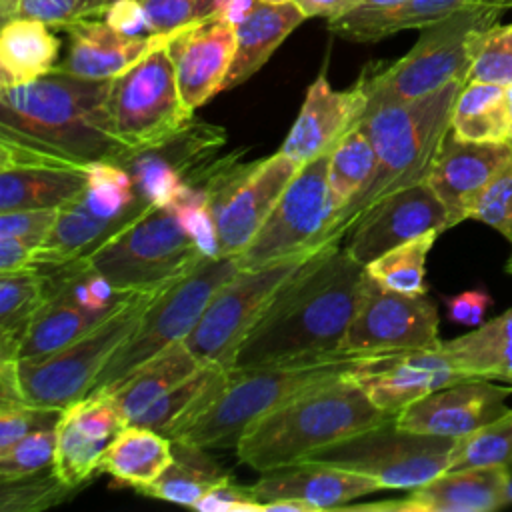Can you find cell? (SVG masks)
Masks as SVG:
<instances>
[{
    "instance_id": "obj_1",
    "label": "cell",
    "mask_w": 512,
    "mask_h": 512,
    "mask_svg": "<svg viewBox=\"0 0 512 512\" xmlns=\"http://www.w3.org/2000/svg\"><path fill=\"white\" fill-rule=\"evenodd\" d=\"M362 276L364 266L344 244L318 248L272 296L230 368L248 370L342 350Z\"/></svg>"
},
{
    "instance_id": "obj_2",
    "label": "cell",
    "mask_w": 512,
    "mask_h": 512,
    "mask_svg": "<svg viewBox=\"0 0 512 512\" xmlns=\"http://www.w3.org/2000/svg\"><path fill=\"white\" fill-rule=\"evenodd\" d=\"M112 80H90L54 68L32 82L0 86V136L82 164H118L128 150L112 126Z\"/></svg>"
},
{
    "instance_id": "obj_3",
    "label": "cell",
    "mask_w": 512,
    "mask_h": 512,
    "mask_svg": "<svg viewBox=\"0 0 512 512\" xmlns=\"http://www.w3.org/2000/svg\"><path fill=\"white\" fill-rule=\"evenodd\" d=\"M464 84L454 80L420 98L380 106L358 120L374 144L376 168L368 184L336 212L324 244L342 242L356 220L384 196L426 180L450 132L454 102Z\"/></svg>"
},
{
    "instance_id": "obj_4",
    "label": "cell",
    "mask_w": 512,
    "mask_h": 512,
    "mask_svg": "<svg viewBox=\"0 0 512 512\" xmlns=\"http://www.w3.org/2000/svg\"><path fill=\"white\" fill-rule=\"evenodd\" d=\"M356 372L306 390L252 422L236 444L238 462L256 472L296 464L396 418L368 398L354 378Z\"/></svg>"
},
{
    "instance_id": "obj_5",
    "label": "cell",
    "mask_w": 512,
    "mask_h": 512,
    "mask_svg": "<svg viewBox=\"0 0 512 512\" xmlns=\"http://www.w3.org/2000/svg\"><path fill=\"white\" fill-rule=\"evenodd\" d=\"M380 356L386 354L336 350L248 370L228 368L224 388L172 440L204 450L236 448L246 428L264 414L306 390L356 372Z\"/></svg>"
},
{
    "instance_id": "obj_6",
    "label": "cell",
    "mask_w": 512,
    "mask_h": 512,
    "mask_svg": "<svg viewBox=\"0 0 512 512\" xmlns=\"http://www.w3.org/2000/svg\"><path fill=\"white\" fill-rule=\"evenodd\" d=\"M504 12L496 6H472L420 28L416 44L390 64L370 66L358 86L364 94V112L420 98L454 80H468L472 44L478 30L492 26Z\"/></svg>"
},
{
    "instance_id": "obj_7",
    "label": "cell",
    "mask_w": 512,
    "mask_h": 512,
    "mask_svg": "<svg viewBox=\"0 0 512 512\" xmlns=\"http://www.w3.org/2000/svg\"><path fill=\"white\" fill-rule=\"evenodd\" d=\"M164 288L132 290L94 328L68 346L16 360L24 402L64 410L88 396L106 362L126 342L144 310Z\"/></svg>"
},
{
    "instance_id": "obj_8",
    "label": "cell",
    "mask_w": 512,
    "mask_h": 512,
    "mask_svg": "<svg viewBox=\"0 0 512 512\" xmlns=\"http://www.w3.org/2000/svg\"><path fill=\"white\" fill-rule=\"evenodd\" d=\"M206 256L168 206H148L84 262L120 292L158 290L192 272Z\"/></svg>"
},
{
    "instance_id": "obj_9",
    "label": "cell",
    "mask_w": 512,
    "mask_h": 512,
    "mask_svg": "<svg viewBox=\"0 0 512 512\" xmlns=\"http://www.w3.org/2000/svg\"><path fill=\"white\" fill-rule=\"evenodd\" d=\"M238 270L236 256H206L192 272L160 290L126 342L106 362L90 394H108L138 366L186 340L214 292Z\"/></svg>"
},
{
    "instance_id": "obj_10",
    "label": "cell",
    "mask_w": 512,
    "mask_h": 512,
    "mask_svg": "<svg viewBox=\"0 0 512 512\" xmlns=\"http://www.w3.org/2000/svg\"><path fill=\"white\" fill-rule=\"evenodd\" d=\"M456 440L400 428L392 418L326 446L306 460L364 474L382 490H410L448 470Z\"/></svg>"
},
{
    "instance_id": "obj_11",
    "label": "cell",
    "mask_w": 512,
    "mask_h": 512,
    "mask_svg": "<svg viewBox=\"0 0 512 512\" xmlns=\"http://www.w3.org/2000/svg\"><path fill=\"white\" fill-rule=\"evenodd\" d=\"M300 164L282 154L254 162L220 158L202 182L218 234V256H240L262 228Z\"/></svg>"
},
{
    "instance_id": "obj_12",
    "label": "cell",
    "mask_w": 512,
    "mask_h": 512,
    "mask_svg": "<svg viewBox=\"0 0 512 512\" xmlns=\"http://www.w3.org/2000/svg\"><path fill=\"white\" fill-rule=\"evenodd\" d=\"M314 252L288 256L258 268H240L228 278L214 292L198 324L184 340L196 360L230 368L238 346L254 328L272 296Z\"/></svg>"
},
{
    "instance_id": "obj_13",
    "label": "cell",
    "mask_w": 512,
    "mask_h": 512,
    "mask_svg": "<svg viewBox=\"0 0 512 512\" xmlns=\"http://www.w3.org/2000/svg\"><path fill=\"white\" fill-rule=\"evenodd\" d=\"M166 46L150 52L112 80V126L128 152L164 144L194 118L182 104Z\"/></svg>"
},
{
    "instance_id": "obj_14",
    "label": "cell",
    "mask_w": 512,
    "mask_h": 512,
    "mask_svg": "<svg viewBox=\"0 0 512 512\" xmlns=\"http://www.w3.org/2000/svg\"><path fill=\"white\" fill-rule=\"evenodd\" d=\"M334 214L324 152L298 168L262 228L238 256L240 268H258L322 248Z\"/></svg>"
},
{
    "instance_id": "obj_15",
    "label": "cell",
    "mask_w": 512,
    "mask_h": 512,
    "mask_svg": "<svg viewBox=\"0 0 512 512\" xmlns=\"http://www.w3.org/2000/svg\"><path fill=\"white\" fill-rule=\"evenodd\" d=\"M438 308L422 296L384 288L364 270L358 304L342 350L366 354H398L438 348Z\"/></svg>"
},
{
    "instance_id": "obj_16",
    "label": "cell",
    "mask_w": 512,
    "mask_h": 512,
    "mask_svg": "<svg viewBox=\"0 0 512 512\" xmlns=\"http://www.w3.org/2000/svg\"><path fill=\"white\" fill-rule=\"evenodd\" d=\"M224 140L226 134L220 126L192 118L164 144L128 152L118 164L132 174L136 192L146 206H170L184 186L206 180L220 160L216 150Z\"/></svg>"
},
{
    "instance_id": "obj_17",
    "label": "cell",
    "mask_w": 512,
    "mask_h": 512,
    "mask_svg": "<svg viewBox=\"0 0 512 512\" xmlns=\"http://www.w3.org/2000/svg\"><path fill=\"white\" fill-rule=\"evenodd\" d=\"M88 184V164L0 136V212L60 208Z\"/></svg>"
},
{
    "instance_id": "obj_18",
    "label": "cell",
    "mask_w": 512,
    "mask_h": 512,
    "mask_svg": "<svg viewBox=\"0 0 512 512\" xmlns=\"http://www.w3.org/2000/svg\"><path fill=\"white\" fill-rule=\"evenodd\" d=\"M452 228L450 214L430 184L396 190L372 204L350 228L344 248L366 266L384 252L428 232L442 234Z\"/></svg>"
},
{
    "instance_id": "obj_19",
    "label": "cell",
    "mask_w": 512,
    "mask_h": 512,
    "mask_svg": "<svg viewBox=\"0 0 512 512\" xmlns=\"http://www.w3.org/2000/svg\"><path fill=\"white\" fill-rule=\"evenodd\" d=\"M494 382L490 378H466L438 388L400 410L396 424L412 432L462 438L510 410L504 400L512 394V386Z\"/></svg>"
},
{
    "instance_id": "obj_20",
    "label": "cell",
    "mask_w": 512,
    "mask_h": 512,
    "mask_svg": "<svg viewBox=\"0 0 512 512\" xmlns=\"http://www.w3.org/2000/svg\"><path fill=\"white\" fill-rule=\"evenodd\" d=\"M166 48L182 104L194 114L196 108L222 92L236 52V22L230 16L204 20L176 32Z\"/></svg>"
},
{
    "instance_id": "obj_21",
    "label": "cell",
    "mask_w": 512,
    "mask_h": 512,
    "mask_svg": "<svg viewBox=\"0 0 512 512\" xmlns=\"http://www.w3.org/2000/svg\"><path fill=\"white\" fill-rule=\"evenodd\" d=\"M508 164H512V142H466L448 132L426 182L446 206L450 224L456 226L468 220L478 196Z\"/></svg>"
},
{
    "instance_id": "obj_22",
    "label": "cell",
    "mask_w": 512,
    "mask_h": 512,
    "mask_svg": "<svg viewBox=\"0 0 512 512\" xmlns=\"http://www.w3.org/2000/svg\"><path fill=\"white\" fill-rule=\"evenodd\" d=\"M124 426L108 394H88L64 408L56 424L54 474L64 484L80 488L100 472L106 446Z\"/></svg>"
},
{
    "instance_id": "obj_23",
    "label": "cell",
    "mask_w": 512,
    "mask_h": 512,
    "mask_svg": "<svg viewBox=\"0 0 512 512\" xmlns=\"http://www.w3.org/2000/svg\"><path fill=\"white\" fill-rule=\"evenodd\" d=\"M368 398L384 412L398 414L418 398L466 380L442 348L386 354L354 374Z\"/></svg>"
},
{
    "instance_id": "obj_24",
    "label": "cell",
    "mask_w": 512,
    "mask_h": 512,
    "mask_svg": "<svg viewBox=\"0 0 512 512\" xmlns=\"http://www.w3.org/2000/svg\"><path fill=\"white\" fill-rule=\"evenodd\" d=\"M510 468L486 466L446 470L436 478L410 488L398 500H384L352 510H398V512H492L506 506L504 490Z\"/></svg>"
},
{
    "instance_id": "obj_25",
    "label": "cell",
    "mask_w": 512,
    "mask_h": 512,
    "mask_svg": "<svg viewBox=\"0 0 512 512\" xmlns=\"http://www.w3.org/2000/svg\"><path fill=\"white\" fill-rule=\"evenodd\" d=\"M66 32L68 54L56 64V70L90 80L120 76L150 52L166 46L176 34H126L102 18L76 22Z\"/></svg>"
},
{
    "instance_id": "obj_26",
    "label": "cell",
    "mask_w": 512,
    "mask_h": 512,
    "mask_svg": "<svg viewBox=\"0 0 512 512\" xmlns=\"http://www.w3.org/2000/svg\"><path fill=\"white\" fill-rule=\"evenodd\" d=\"M364 94L358 84L334 90L324 74L308 86L302 108L280 152L296 164H306L330 148L362 118Z\"/></svg>"
},
{
    "instance_id": "obj_27",
    "label": "cell",
    "mask_w": 512,
    "mask_h": 512,
    "mask_svg": "<svg viewBox=\"0 0 512 512\" xmlns=\"http://www.w3.org/2000/svg\"><path fill=\"white\" fill-rule=\"evenodd\" d=\"M250 488L260 502L290 498L310 504L314 512L338 510L360 496L382 490L364 474L314 460L260 472V480Z\"/></svg>"
},
{
    "instance_id": "obj_28",
    "label": "cell",
    "mask_w": 512,
    "mask_h": 512,
    "mask_svg": "<svg viewBox=\"0 0 512 512\" xmlns=\"http://www.w3.org/2000/svg\"><path fill=\"white\" fill-rule=\"evenodd\" d=\"M48 274V296L32 316L16 352V360L56 352L94 328L108 312L84 308L70 284V262L40 264Z\"/></svg>"
},
{
    "instance_id": "obj_29",
    "label": "cell",
    "mask_w": 512,
    "mask_h": 512,
    "mask_svg": "<svg viewBox=\"0 0 512 512\" xmlns=\"http://www.w3.org/2000/svg\"><path fill=\"white\" fill-rule=\"evenodd\" d=\"M304 20L306 16L296 2L270 4L252 0L248 10L236 22V52L222 82V92L236 88L254 76Z\"/></svg>"
},
{
    "instance_id": "obj_30",
    "label": "cell",
    "mask_w": 512,
    "mask_h": 512,
    "mask_svg": "<svg viewBox=\"0 0 512 512\" xmlns=\"http://www.w3.org/2000/svg\"><path fill=\"white\" fill-rule=\"evenodd\" d=\"M482 4L492 6L488 0H408L388 10L354 8L328 20V30L350 42H378L396 32L420 30L454 12Z\"/></svg>"
},
{
    "instance_id": "obj_31",
    "label": "cell",
    "mask_w": 512,
    "mask_h": 512,
    "mask_svg": "<svg viewBox=\"0 0 512 512\" xmlns=\"http://www.w3.org/2000/svg\"><path fill=\"white\" fill-rule=\"evenodd\" d=\"M200 366L202 364L182 340L130 372L108 392V396L122 420L132 424L148 406L194 374Z\"/></svg>"
},
{
    "instance_id": "obj_32",
    "label": "cell",
    "mask_w": 512,
    "mask_h": 512,
    "mask_svg": "<svg viewBox=\"0 0 512 512\" xmlns=\"http://www.w3.org/2000/svg\"><path fill=\"white\" fill-rule=\"evenodd\" d=\"M172 458L174 448L168 436L146 426L126 424L106 446L100 472L144 492L170 466Z\"/></svg>"
},
{
    "instance_id": "obj_33",
    "label": "cell",
    "mask_w": 512,
    "mask_h": 512,
    "mask_svg": "<svg viewBox=\"0 0 512 512\" xmlns=\"http://www.w3.org/2000/svg\"><path fill=\"white\" fill-rule=\"evenodd\" d=\"M60 40L50 26L16 16L2 22L0 32V86L32 82L56 68Z\"/></svg>"
},
{
    "instance_id": "obj_34",
    "label": "cell",
    "mask_w": 512,
    "mask_h": 512,
    "mask_svg": "<svg viewBox=\"0 0 512 512\" xmlns=\"http://www.w3.org/2000/svg\"><path fill=\"white\" fill-rule=\"evenodd\" d=\"M440 348L468 378L506 380L512 370V308L464 336L442 342Z\"/></svg>"
},
{
    "instance_id": "obj_35",
    "label": "cell",
    "mask_w": 512,
    "mask_h": 512,
    "mask_svg": "<svg viewBox=\"0 0 512 512\" xmlns=\"http://www.w3.org/2000/svg\"><path fill=\"white\" fill-rule=\"evenodd\" d=\"M118 228L122 226L96 216L80 192L74 200L58 208L56 220L38 248L36 264H66L84 258Z\"/></svg>"
},
{
    "instance_id": "obj_36",
    "label": "cell",
    "mask_w": 512,
    "mask_h": 512,
    "mask_svg": "<svg viewBox=\"0 0 512 512\" xmlns=\"http://www.w3.org/2000/svg\"><path fill=\"white\" fill-rule=\"evenodd\" d=\"M450 132L466 142H512L506 86L466 82L454 102Z\"/></svg>"
},
{
    "instance_id": "obj_37",
    "label": "cell",
    "mask_w": 512,
    "mask_h": 512,
    "mask_svg": "<svg viewBox=\"0 0 512 512\" xmlns=\"http://www.w3.org/2000/svg\"><path fill=\"white\" fill-rule=\"evenodd\" d=\"M48 296V274L44 266L0 274V362L16 360L18 344Z\"/></svg>"
},
{
    "instance_id": "obj_38",
    "label": "cell",
    "mask_w": 512,
    "mask_h": 512,
    "mask_svg": "<svg viewBox=\"0 0 512 512\" xmlns=\"http://www.w3.org/2000/svg\"><path fill=\"white\" fill-rule=\"evenodd\" d=\"M172 448L174 458L170 466L140 494L194 508L206 492L230 478V474L210 458L208 450L176 440H172Z\"/></svg>"
},
{
    "instance_id": "obj_39",
    "label": "cell",
    "mask_w": 512,
    "mask_h": 512,
    "mask_svg": "<svg viewBox=\"0 0 512 512\" xmlns=\"http://www.w3.org/2000/svg\"><path fill=\"white\" fill-rule=\"evenodd\" d=\"M374 168V144L364 126L356 122L328 152V186L336 212L368 184Z\"/></svg>"
},
{
    "instance_id": "obj_40",
    "label": "cell",
    "mask_w": 512,
    "mask_h": 512,
    "mask_svg": "<svg viewBox=\"0 0 512 512\" xmlns=\"http://www.w3.org/2000/svg\"><path fill=\"white\" fill-rule=\"evenodd\" d=\"M436 238L438 232H428L408 240L368 262L364 270L388 290L422 296L426 294V258Z\"/></svg>"
},
{
    "instance_id": "obj_41",
    "label": "cell",
    "mask_w": 512,
    "mask_h": 512,
    "mask_svg": "<svg viewBox=\"0 0 512 512\" xmlns=\"http://www.w3.org/2000/svg\"><path fill=\"white\" fill-rule=\"evenodd\" d=\"M512 468V410L456 440L448 470Z\"/></svg>"
},
{
    "instance_id": "obj_42",
    "label": "cell",
    "mask_w": 512,
    "mask_h": 512,
    "mask_svg": "<svg viewBox=\"0 0 512 512\" xmlns=\"http://www.w3.org/2000/svg\"><path fill=\"white\" fill-rule=\"evenodd\" d=\"M150 34H174L216 16L236 22L234 6L244 0H138Z\"/></svg>"
},
{
    "instance_id": "obj_43",
    "label": "cell",
    "mask_w": 512,
    "mask_h": 512,
    "mask_svg": "<svg viewBox=\"0 0 512 512\" xmlns=\"http://www.w3.org/2000/svg\"><path fill=\"white\" fill-rule=\"evenodd\" d=\"M466 82L512 84V24L486 26L476 32L472 44V66Z\"/></svg>"
},
{
    "instance_id": "obj_44",
    "label": "cell",
    "mask_w": 512,
    "mask_h": 512,
    "mask_svg": "<svg viewBox=\"0 0 512 512\" xmlns=\"http://www.w3.org/2000/svg\"><path fill=\"white\" fill-rule=\"evenodd\" d=\"M78 488L64 484L52 470H42L30 476L0 480V510L2 512H30L46 510L68 500Z\"/></svg>"
},
{
    "instance_id": "obj_45",
    "label": "cell",
    "mask_w": 512,
    "mask_h": 512,
    "mask_svg": "<svg viewBox=\"0 0 512 512\" xmlns=\"http://www.w3.org/2000/svg\"><path fill=\"white\" fill-rule=\"evenodd\" d=\"M56 426H40L0 452V480H14L46 470L54 462Z\"/></svg>"
},
{
    "instance_id": "obj_46",
    "label": "cell",
    "mask_w": 512,
    "mask_h": 512,
    "mask_svg": "<svg viewBox=\"0 0 512 512\" xmlns=\"http://www.w3.org/2000/svg\"><path fill=\"white\" fill-rule=\"evenodd\" d=\"M168 208L174 212L182 228L196 242L204 256H218V234L208 206V194L204 184L184 186V190Z\"/></svg>"
},
{
    "instance_id": "obj_47",
    "label": "cell",
    "mask_w": 512,
    "mask_h": 512,
    "mask_svg": "<svg viewBox=\"0 0 512 512\" xmlns=\"http://www.w3.org/2000/svg\"><path fill=\"white\" fill-rule=\"evenodd\" d=\"M118 0H20L16 16L34 18L50 28H62L94 18H106Z\"/></svg>"
},
{
    "instance_id": "obj_48",
    "label": "cell",
    "mask_w": 512,
    "mask_h": 512,
    "mask_svg": "<svg viewBox=\"0 0 512 512\" xmlns=\"http://www.w3.org/2000/svg\"><path fill=\"white\" fill-rule=\"evenodd\" d=\"M472 220L488 224L512 244V164H508L470 208Z\"/></svg>"
},
{
    "instance_id": "obj_49",
    "label": "cell",
    "mask_w": 512,
    "mask_h": 512,
    "mask_svg": "<svg viewBox=\"0 0 512 512\" xmlns=\"http://www.w3.org/2000/svg\"><path fill=\"white\" fill-rule=\"evenodd\" d=\"M62 410L40 408L28 402L0 404V452L40 426H56Z\"/></svg>"
},
{
    "instance_id": "obj_50",
    "label": "cell",
    "mask_w": 512,
    "mask_h": 512,
    "mask_svg": "<svg viewBox=\"0 0 512 512\" xmlns=\"http://www.w3.org/2000/svg\"><path fill=\"white\" fill-rule=\"evenodd\" d=\"M58 208H36V210H8L0 212V238L12 236L36 246L46 240Z\"/></svg>"
},
{
    "instance_id": "obj_51",
    "label": "cell",
    "mask_w": 512,
    "mask_h": 512,
    "mask_svg": "<svg viewBox=\"0 0 512 512\" xmlns=\"http://www.w3.org/2000/svg\"><path fill=\"white\" fill-rule=\"evenodd\" d=\"M194 508L204 512H264V502L254 496L250 486H238L228 478L206 492Z\"/></svg>"
},
{
    "instance_id": "obj_52",
    "label": "cell",
    "mask_w": 512,
    "mask_h": 512,
    "mask_svg": "<svg viewBox=\"0 0 512 512\" xmlns=\"http://www.w3.org/2000/svg\"><path fill=\"white\" fill-rule=\"evenodd\" d=\"M444 302L450 322L476 328L484 322V316L492 306V296L484 290H466L456 296L444 298Z\"/></svg>"
},
{
    "instance_id": "obj_53",
    "label": "cell",
    "mask_w": 512,
    "mask_h": 512,
    "mask_svg": "<svg viewBox=\"0 0 512 512\" xmlns=\"http://www.w3.org/2000/svg\"><path fill=\"white\" fill-rule=\"evenodd\" d=\"M38 248L40 246L32 242L12 238V236H2L0 238V274H10V272H18L34 266Z\"/></svg>"
},
{
    "instance_id": "obj_54",
    "label": "cell",
    "mask_w": 512,
    "mask_h": 512,
    "mask_svg": "<svg viewBox=\"0 0 512 512\" xmlns=\"http://www.w3.org/2000/svg\"><path fill=\"white\" fill-rule=\"evenodd\" d=\"M362 0H296L300 10L304 12L306 18H316L322 16L326 20L338 18L352 8H356Z\"/></svg>"
},
{
    "instance_id": "obj_55",
    "label": "cell",
    "mask_w": 512,
    "mask_h": 512,
    "mask_svg": "<svg viewBox=\"0 0 512 512\" xmlns=\"http://www.w3.org/2000/svg\"><path fill=\"white\" fill-rule=\"evenodd\" d=\"M408 0H362L356 8L358 10H388V8H394V6H400ZM354 10V8H352Z\"/></svg>"
},
{
    "instance_id": "obj_56",
    "label": "cell",
    "mask_w": 512,
    "mask_h": 512,
    "mask_svg": "<svg viewBox=\"0 0 512 512\" xmlns=\"http://www.w3.org/2000/svg\"><path fill=\"white\" fill-rule=\"evenodd\" d=\"M18 4H20V0H0V20L2 22L10 20L18 8Z\"/></svg>"
},
{
    "instance_id": "obj_57",
    "label": "cell",
    "mask_w": 512,
    "mask_h": 512,
    "mask_svg": "<svg viewBox=\"0 0 512 512\" xmlns=\"http://www.w3.org/2000/svg\"><path fill=\"white\" fill-rule=\"evenodd\" d=\"M506 110H508V122H510V136H512V84L506 86Z\"/></svg>"
},
{
    "instance_id": "obj_58",
    "label": "cell",
    "mask_w": 512,
    "mask_h": 512,
    "mask_svg": "<svg viewBox=\"0 0 512 512\" xmlns=\"http://www.w3.org/2000/svg\"><path fill=\"white\" fill-rule=\"evenodd\" d=\"M504 500H506V506L512 504V468L508 472V480H506V490H504Z\"/></svg>"
},
{
    "instance_id": "obj_59",
    "label": "cell",
    "mask_w": 512,
    "mask_h": 512,
    "mask_svg": "<svg viewBox=\"0 0 512 512\" xmlns=\"http://www.w3.org/2000/svg\"><path fill=\"white\" fill-rule=\"evenodd\" d=\"M492 6H496V8H500L504 14L508 12V10H512V0H488Z\"/></svg>"
},
{
    "instance_id": "obj_60",
    "label": "cell",
    "mask_w": 512,
    "mask_h": 512,
    "mask_svg": "<svg viewBox=\"0 0 512 512\" xmlns=\"http://www.w3.org/2000/svg\"><path fill=\"white\" fill-rule=\"evenodd\" d=\"M262 2H270V4H284V2H296V0H262Z\"/></svg>"
},
{
    "instance_id": "obj_61",
    "label": "cell",
    "mask_w": 512,
    "mask_h": 512,
    "mask_svg": "<svg viewBox=\"0 0 512 512\" xmlns=\"http://www.w3.org/2000/svg\"><path fill=\"white\" fill-rule=\"evenodd\" d=\"M506 272L512 274V254H510V258H508V262H506Z\"/></svg>"
},
{
    "instance_id": "obj_62",
    "label": "cell",
    "mask_w": 512,
    "mask_h": 512,
    "mask_svg": "<svg viewBox=\"0 0 512 512\" xmlns=\"http://www.w3.org/2000/svg\"><path fill=\"white\" fill-rule=\"evenodd\" d=\"M504 382H508V384H510V386H512V370H510V372H508V374H506V380H504Z\"/></svg>"
}]
</instances>
